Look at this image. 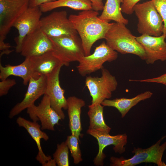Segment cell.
<instances>
[{
    "label": "cell",
    "instance_id": "cell-1",
    "mask_svg": "<svg viewBox=\"0 0 166 166\" xmlns=\"http://www.w3.org/2000/svg\"><path fill=\"white\" fill-rule=\"evenodd\" d=\"M98 11L92 9L82 10L78 14H70L69 18L79 35L85 56L90 54L91 48L97 41L105 39L112 23L101 19Z\"/></svg>",
    "mask_w": 166,
    "mask_h": 166
},
{
    "label": "cell",
    "instance_id": "cell-2",
    "mask_svg": "<svg viewBox=\"0 0 166 166\" xmlns=\"http://www.w3.org/2000/svg\"><path fill=\"white\" fill-rule=\"evenodd\" d=\"M136 37L125 25L115 22L112 23L105 39L106 44L113 50L122 54L135 55L145 60L146 57L144 49Z\"/></svg>",
    "mask_w": 166,
    "mask_h": 166
},
{
    "label": "cell",
    "instance_id": "cell-3",
    "mask_svg": "<svg viewBox=\"0 0 166 166\" xmlns=\"http://www.w3.org/2000/svg\"><path fill=\"white\" fill-rule=\"evenodd\" d=\"M133 12L138 19L137 30L141 34L158 37L163 34V21L152 0L134 6Z\"/></svg>",
    "mask_w": 166,
    "mask_h": 166
},
{
    "label": "cell",
    "instance_id": "cell-4",
    "mask_svg": "<svg viewBox=\"0 0 166 166\" xmlns=\"http://www.w3.org/2000/svg\"><path fill=\"white\" fill-rule=\"evenodd\" d=\"M166 137V135L162 137L155 144L147 148H134L132 152L134 155L130 158L111 157L110 159V165L133 166L143 163H152L158 166H166L162 160L163 154L166 149V141L160 145L161 141Z\"/></svg>",
    "mask_w": 166,
    "mask_h": 166
},
{
    "label": "cell",
    "instance_id": "cell-5",
    "mask_svg": "<svg viewBox=\"0 0 166 166\" xmlns=\"http://www.w3.org/2000/svg\"><path fill=\"white\" fill-rule=\"evenodd\" d=\"M30 0H0V49L8 46L5 42L11 27L29 7Z\"/></svg>",
    "mask_w": 166,
    "mask_h": 166
},
{
    "label": "cell",
    "instance_id": "cell-6",
    "mask_svg": "<svg viewBox=\"0 0 166 166\" xmlns=\"http://www.w3.org/2000/svg\"><path fill=\"white\" fill-rule=\"evenodd\" d=\"M49 38L53 45V53L64 66H69L71 62H78L85 56L81 40L78 35H62Z\"/></svg>",
    "mask_w": 166,
    "mask_h": 166
},
{
    "label": "cell",
    "instance_id": "cell-7",
    "mask_svg": "<svg viewBox=\"0 0 166 166\" xmlns=\"http://www.w3.org/2000/svg\"><path fill=\"white\" fill-rule=\"evenodd\" d=\"M101 70L100 77L89 76L85 79V85L92 98V105L101 104L105 100L110 98L118 85L116 77L107 69L103 67Z\"/></svg>",
    "mask_w": 166,
    "mask_h": 166
},
{
    "label": "cell",
    "instance_id": "cell-8",
    "mask_svg": "<svg viewBox=\"0 0 166 166\" xmlns=\"http://www.w3.org/2000/svg\"><path fill=\"white\" fill-rule=\"evenodd\" d=\"M117 57V51L103 42L96 48L92 54L82 57L76 67L79 74L85 77L101 69L104 67L103 65L105 62L113 61Z\"/></svg>",
    "mask_w": 166,
    "mask_h": 166
},
{
    "label": "cell",
    "instance_id": "cell-9",
    "mask_svg": "<svg viewBox=\"0 0 166 166\" xmlns=\"http://www.w3.org/2000/svg\"><path fill=\"white\" fill-rule=\"evenodd\" d=\"M40 28L49 38L78 34L65 10L54 11L41 18Z\"/></svg>",
    "mask_w": 166,
    "mask_h": 166
},
{
    "label": "cell",
    "instance_id": "cell-10",
    "mask_svg": "<svg viewBox=\"0 0 166 166\" xmlns=\"http://www.w3.org/2000/svg\"><path fill=\"white\" fill-rule=\"evenodd\" d=\"M42 13L39 6L29 7L14 23L13 27L17 29L18 32V35L14 39L17 53H20L22 43L25 37L40 27Z\"/></svg>",
    "mask_w": 166,
    "mask_h": 166
},
{
    "label": "cell",
    "instance_id": "cell-11",
    "mask_svg": "<svg viewBox=\"0 0 166 166\" xmlns=\"http://www.w3.org/2000/svg\"><path fill=\"white\" fill-rule=\"evenodd\" d=\"M53 49L50 38L39 27L25 37L20 53L25 58H29L52 51Z\"/></svg>",
    "mask_w": 166,
    "mask_h": 166
},
{
    "label": "cell",
    "instance_id": "cell-12",
    "mask_svg": "<svg viewBox=\"0 0 166 166\" xmlns=\"http://www.w3.org/2000/svg\"><path fill=\"white\" fill-rule=\"evenodd\" d=\"M87 133L95 137L97 140L99 146L98 153L94 160L96 166H103L106 157L103 153L104 149L109 145L114 146L115 152L122 154L125 152L124 146L127 143V136L126 134L111 136L109 133L100 132L88 129Z\"/></svg>",
    "mask_w": 166,
    "mask_h": 166
},
{
    "label": "cell",
    "instance_id": "cell-13",
    "mask_svg": "<svg viewBox=\"0 0 166 166\" xmlns=\"http://www.w3.org/2000/svg\"><path fill=\"white\" fill-rule=\"evenodd\" d=\"M63 66L62 65H60L46 76V88L45 94L49 97L51 107L61 119L65 118L62 109H67V99L64 95L65 91L61 88L59 79L60 72Z\"/></svg>",
    "mask_w": 166,
    "mask_h": 166
},
{
    "label": "cell",
    "instance_id": "cell-14",
    "mask_svg": "<svg viewBox=\"0 0 166 166\" xmlns=\"http://www.w3.org/2000/svg\"><path fill=\"white\" fill-rule=\"evenodd\" d=\"M27 113L33 121H40L42 130L54 131L55 125L61 120L51 107L49 97L45 94L38 105L34 104L27 109Z\"/></svg>",
    "mask_w": 166,
    "mask_h": 166
},
{
    "label": "cell",
    "instance_id": "cell-15",
    "mask_svg": "<svg viewBox=\"0 0 166 166\" xmlns=\"http://www.w3.org/2000/svg\"><path fill=\"white\" fill-rule=\"evenodd\" d=\"M165 36L162 34L158 37L142 34L136 39L143 47L147 64H153L156 61L166 60Z\"/></svg>",
    "mask_w": 166,
    "mask_h": 166
},
{
    "label": "cell",
    "instance_id": "cell-16",
    "mask_svg": "<svg viewBox=\"0 0 166 166\" xmlns=\"http://www.w3.org/2000/svg\"><path fill=\"white\" fill-rule=\"evenodd\" d=\"M46 76L41 75L37 79L31 78L23 99L17 103L10 112L9 117L12 118L22 111L34 105L35 101L45 94L46 88Z\"/></svg>",
    "mask_w": 166,
    "mask_h": 166
},
{
    "label": "cell",
    "instance_id": "cell-17",
    "mask_svg": "<svg viewBox=\"0 0 166 166\" xmlns=\"http://www.w3.org/2000/svg\"><path fill=\"white\" fill-rule=\"evenodd\" d=\"M16 123L19 126L24 128L36 143L38 149V153L36 159L43 166L45 163L52 159L50 156H46L43 152L41 145V140L43 139L47 141L49 136L41 130V126L37 122L31 121L21 117H18Z\"/></svg>",
    "mask_w": 166,
    "mask_h": 166
},
{
    "label": "cell",
    "instance_id": "cell-18",
    "mask_svg": "<svg viewBox=\"0 0 166 166\" xmlns=\"http://www.w3.org/2000/svg\"><path fill=\"white\" fill-rule=\"evenodd\" d=\"M11 76L19 77L22 78L25 85L29 84L31 78L37 79L41 76L34 71L29 58H25L22 63L18 65L8 64L3 66L0 63V79L1 81L6 79Z\"/></svg>",
    "mask_w": 166,
    "mask_h": 166
},
{
    "label": "cell",
    "instance_id": "cell-19",
    "mask_svg": "<svg viewBox=\"0 0 166 166\" xmlns=\"http://www.w3.org/2000/svg\"><path fill=\"white\" fill-rule=\"evenodd\" d=\"M67 112L69 119V127L71 134L76 136L80 140V137L83 135L81 133L82 130L81 120V108L85 103L83 99L74 96L67 99Z\"/></svg>",
    "mask_w": 166,
    "mask_h": 166
},
{
    "label": "cell",
    "instance_id": "cell-20",
    "mask_svg": "<svg viewBox=\"0 0 166 166\" xmlns=\"http://www.w3.org/2000/svg\"><path fill=\"white\" fill-rule=\"evenodd\" d=\"M33 69L40 76H46L61 65H64L53 53L52 51L29 57Z\"/></svg>",
    "mask_w": 166,
    "mask_h": 166
},
{
    "label": "cell",
    "instance_id": "cell-21",
    "mask_svg": "<svg viewBox=\"0 0 166 166\" xmlns=\"http://www.w3.org/2000/svg\"><path fill=\"white\" fill-rule=\"evenodd\" d=\"M153 93L150 91L141 93L131 98H117L113 100H105L101 104L104 106L112 107L116 108L124 117L131 109L139 102L150 98Z\"/></svg>",
    "mask_w": 166,
    "mask_h": 166
},
{
    "label": "cell",
    "instance_id": "cell-22",
    "mask_svg": "<svg viewBox=\"0 0 166 166\" xmlns=\"http://www.w3.org/2000/svg\"><path fill=\"white\" fill-rule=\"evenodd\" d=\"M122 2V0H106L99 18L108 22L113 20L127 25L128 20L123 17L121 13V4Z\"/></svg>",
    "mask_w": 166,
    "mask_h": 166
},
{
    "label": "cell",
    "instance_id": "cell-23",
    "mask_svg": "<svg viewBox=\"0 0 166 166\" xmlns=\"http://www.w3.org/2000/svg\"><path fill=\"white\" fill-rule=\"evenodd\" d=\"M64 7L81 11L92 9L91 3L89 0H57L42 4L39 6L42 12Z\"/></svg>",
    "mask_w": 166,
    "mask_h": 166
},
{
    "label": "cell",
    "instance_id": "cell-24",
    "mask_svg": "<svg viewBox=\"0 0 166 166\" xmlns=\"http://www.w3.org/2000/svg\"><path fill=\"white\" fill-rule=\"evenodd\" d=\"M103 107L101 104L89 106V110L87 113L89 119V129L109 133L111 128L104 121Z\"/></svg>",
    "mask_w": 166,
    "mask_h": 166
},
{
    "label": "cell",
    "instance_id": "cell-25",
    "mask_svg": "<svg viewBox=\"0 0 166 166\" xmlns=\"http://www.w3.org/2000/svg\"><path fill=\"white\" fill-rule=\"evenodd\" d=\"M69 150L65 142L57 144V148L53 156V159L58 166H69Z\"/></svg>",
    "mask_w": 166,
    "mask_h": 166
},
{
    "label": "cell",
    "instance_id": "cell-26",
    "mask_svg": "<svg viewBox=\"0 0 166 166\" xmlns=\"http://www.w3.org/2000/svg\"><path fill=\"white\" fill-rule=\"evenodd\" d=\"M65 142L70 151L74 163L76 164L82 161L83 160L79 145L80 140L76 136L71 134L67 136Z\"/></svg>",
    "mask_w": 166,
    "mask_h": 166
},
{
    "label": "cell",
    "instance_id": "cell-27",
    "mask_svg": "<svg viewBox=\"0 0 166 166\" xmlns=\"http://www.w3.org/2000/svg\"><path fill=\"white\" fill-rule=\"evenodd\" d=\"M157 11L162 18L164 24L163 34L166 38V0H151Z\"/></svg>",
    "mask_w": 166,
    "mask_h": 166
},
{
    "label": "cell",
    "instance_id": "cell-28",
    "mask_svg": "<svg viewBox=\"0 0 166 166\" xmlns=\"http://www.w3.org/2000/svg\"><path fill=\"white\" fill-rule=\"evenodd\" d=\"M16 84L14 79L7 78L0 82V96L7 94L10 89Z\"/></svg>",
    "mask_w": 166,
    "mask_h": 166
},
{
    "label": "cell",
    "instance_id": "cell-29",
    "mask_svg": "<svg viewBox=\"0 0 166 166\" xmlns=\"http://www.w3.org/2000/svg\"><path fill=\"white\" fill-rule=\"evenodd\" d=\"M140 0H122L121 6V12L127 14H132L134 12V6Z\"/></svg>",
    "mask_w": 166,
    "mask_h": 166
},
{
    "label": "cell",
    "instance_id": "cell-30",
    "mask_svg": "<svg viewBox=\"0 0 166 166\" xmlns=\"http://www.w3.org/2000/svg\"><path fill=\"white\" fill-rule=\"evenodd\" d=\"M130 81L155 83L163 84L166 86V73L157 77L143 80H129Z\"/></svg>",
    "mask_w": 166,
    "mask_h": 166
},
{
    "label": "cell",
    "instance_id": "cell-31",
    "mask_svg": "<svg viewBox=\"0 0 166 166\" xmlns=\"http://www.w3.org/2000/svg\"><path fill=\"white\" fill-rule=\"evenodd\" d=\"M91 3L92 9L97 11L102 10L104 5L102 0H89Z\"/></svg>",
    "mask_w": 166,
    "mask_h": 166
},
{
    "label": "cell",
    "instance_id": "cell-32",
    "mask_svg": "<svg viewBox=\"0 0 166 166\" xmlns=\"http://www.w3.org/2000/svg\"><path fill=\"white\" fill-rule=\"evenodd\" d=\"M56 0H30L29 7L40 6L42 4L54 2Z\"/></svg>",
    "mask_w": 166,
    "mask_h": 166
},
{
    "label": "cell",
    "instance_id": "cell-33",
    "mask_svg": "<svg viewBox=\"0 0 166 166\" xmlns=\"http://www.w3.org/2000/svg\"><path fill=\"white\" fill-rule=\"evenodd\" d=\"M56 162L54 159H51L46 163H45L43 166H56Z\"/></svg>",
    "mask_w": 166,
    "mask_h": 166
}]
</instances>
